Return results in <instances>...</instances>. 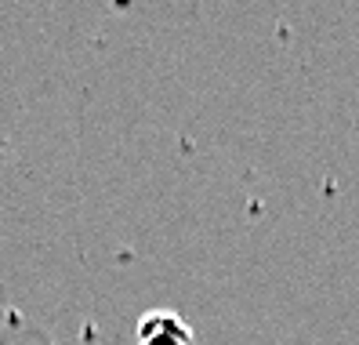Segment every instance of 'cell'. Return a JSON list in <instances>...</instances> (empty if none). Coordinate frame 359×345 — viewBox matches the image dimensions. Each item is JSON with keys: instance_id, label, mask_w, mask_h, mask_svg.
I'll return each mask as SVG.
<instances>
[{"instance_id": "1", "label": "cell", "mask_w": 359, "mask_h": 345, "mask_svg": "<svg viewBox=\"0 0 359 345\" xmlns=\"http://www.w3.org/2000/svg\"><path fill=\"white\" fill-rule=\"evenodd\" d=\"M138 345H196V331L175 309H149L142 313L135 327Z\"/></svg>"}]
</instances>
